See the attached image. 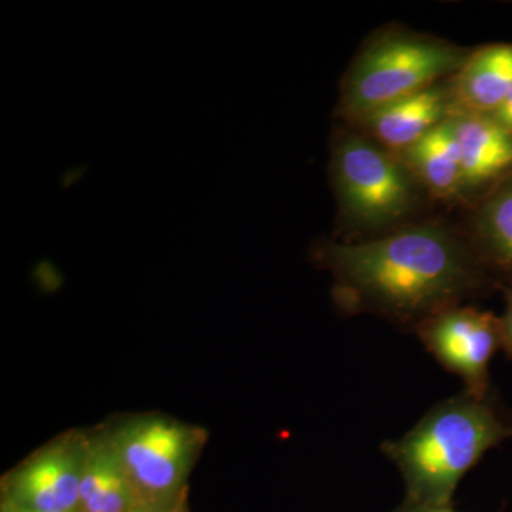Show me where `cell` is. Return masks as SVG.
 <instances>
[{
  "label": "cell",
  "mask_w": 512,
  "mask_h": 512,
  "mask_svg": "<svg viewBox=\"0 0 512 512\" xmlns=\"http://www.w3.org/2000/svg\"><path fill=\"white\" fill-rule=\"evenodd\" d=\"M333 276V301L414 332L430 316L487 291L495 279L470 239L443 225H407L318 252Z\"/></svg>",
  "instance_id": "cell-1"
},
{
  "label": "cell",
  "mask_w": 512,
  "mask_h": 512,
  "mask_svg": "<svg viewBox=\"0 0 512 512\" xmlns=\"http://www.w3.org/2000/svg\"><path fill=\"white\" fill-rule=\"evenodd\" d=\"M512 439V416L493 392H463L441 400L412 430L380 450L399 468L407 501L451 505L468 471L491 450Z\"/></svg>",
  "instance_id": "cell-2"
},
{
  "label": "cell",
  "mask_w": 512,
  "mask_h": 512,
  "mask_svg": "<svg viewBox=\"0 0 512 512\" xmlns=\"http://www.w3.org/2000/svg\"><path fill=\"white\" fill-rule=\"evenodd\" d=\"M471 52L446 40L387 30L367 42L350 64L340 111L350 121L453 77Z\"/></svg>",
  "instance_id": "cell-3"
},
{
  "label": "cell",
  "mask_w": 512,
  "mask_h": 512,
  "mask_svg": "<svg viewBox=\"0 0 512 512\" xmlns=\"http://www.w3.org/2000/svg\"><path fill=\"white\" fill-rule=\"evenodd\" d=\"M332 173L340 211L357 232L396 231L416 211L419 181L396 154L360 134L333 144Z\"/></svg>",
  "instance_id": "cell-4"
},
{
  "label": "cell",
  "mask_w": 512,
  "mask_h": 512,
  "mask_svg": "<svg viewBox=\"0 0 512 512\" xmlns=\"http://www.w3.org/2000/svg\"><path fill=\"white\" fill-rule=\"evenodd\" d=\"M107 433L143 505L174 504L207 441L201 427L160 414L131 417Z\"/></svg>",
  "instance_id": "cell-5"
},
{
  "label": "cell",
  "mask_w": 512,
  "mask_h": 512,
  "mask_svg": "<svg viewBox=\"0 0 512 512\" xmlns=\"http://www.w3.org/2000/svg\"><path fill=\"white\" fill-rule=\"evenodd\" d=\"M417 338L447 372L460 377L467 392H491L490 363L501 349L500 318L474 306L454 305L424 320Z\"/></svg>",
  "instance_id": "cell-6"
},
{
  "label": "cell",
  "mask_w": 512,
  "mask_h": 512,
  "mask_svg": "<svg viewBox=\"0 0 512 512\" xmlns=\"http://www.w3.org/2000/svg\"><path fill=\"white\" fill-rule=\"evenodd\" d=\"M89 434L69 431L6 476V503L33 512L79 511Z\"/></svg>",
  "instance_id": "cell-7"
},
{
  "label": "cell",
  "mask_w": 512,
  "mask_h": 512,
  "mask_svg": "<svg viewBox=\"0 0 512 512\" xmlns=\"http://www.w3.org/2000/svg\"><path fill=\"white\" fill-rule=\"evenodd\" d=\"M456 111L450 79L380 107L356 123L363 136L400 154L414 146Z\"/></svg>",
  "instance_id": "cell-8"
},
{
  "label": "cell",
  "mask_w": 512,
  "mask_h": 512,
  "mask_svg": "<svg viewBox=\"0 0 512 512\" xmlns=\"http://www.w3.org/2000/svg\"><path fill=\"white\" fill-rule=\"evenodd\" d=\"M460 147L464 194L483 195L512 177V136L490 116L453 113Z\"/></svg>",
  "instance_id": "cell-9"
},
{
  "label": "cell",
  "mask_w": 512,
  "mask_h": 512,
  "mask_svg": "<svg viewBox=\"0 0 512 512\" xmlns=\"http://www.w3.org/2000/svg\"><path fill=\"white\" fill-rule=\"evenodd\" d=\"M456 111L490 116L512 90V45L495 43L474 50L450 77Z\"/></svg>",
  "instance_id": "cell-10"
},
{
  "label": "cell",
  "mask_w": 512,
  "mask_h": 512,
  "mask_svg": "<svg viewBox=\"0 0 512 512\" xmlns=\"http://www.w3.org/2000/svg\"><path fill=\"white\" fill-rule=\"evenodd\" d=\"M397 157L433 197L454 200L464 194L463 164L451 119Z\"/></svg>",
  "instance_id": "cell-11"
},
{
  "label": "cell",
  "mask_w": 512,
  "mask_h": 512,
  "mask_svg": "<svg viewBox=\"0 0 512 512\" xmlns=\"http://www.w3.org/2000/svg\"><path fill=\"white\" fill-rule=\"evenodd\" d=\"M468 239L495 281L512 286V177L481 197Z\"/></svg>",
  "instance_id": "cell-12"
},
{
  "label": "cell",
  "mask_w": 512,
  "mask_h": 512,
  "mask_svg": "<svg viewBox=\"0 0 512 512\" xmlns=\"http://www.w3.org/2000/svg\"><path fill=\"white\" fill-rule=\"evenodd\" d=\"M504 291L505 312L500 318L501 323V349L505 350L512 359V286H501Z\"/></svg>",
  "instance_id": "cell-13"
},
{
  "label": "cell",
  "mask_w": 512,
  "mask_h": 512,
  "mask_svg": "<svg viewBox=\"0 0 512 512\" xmlns=\"http://www.w3.org/2000/svg\"><path fill=\"white\" fill-rule=\"evenodd\" d=\"M490 117L512 136V90L500 107L490 114Z\"/></svg>",
  "instance_id": "cell-14"
},
{
  "label": "cell",
  "mask_w": 512,
  "mask_h": 512,
  "mask_svg": "<svg viewBox=\"0 0 512 512\" xmlns=\"http://www.w3.org/2000/svg\"><path fill=\"white\" fill-rule=\"evenodd\" d=\"M393 512H454L451 505H426L404 501L402 507Z\"/></svg>",
  "instance_id": "cell-15"
},
{
  "label": "cell",
  "mask_w": 512,
  "mask_h": 512,
  "mask_svg": "<svg viewBox=\"0 0 512 512\" xmlns=\"http://www.w3.org/2000/svg\"><path fill=\"white\" fill-rule=\"evenodd\" d=\"M128 512H174L173 504L170 505H137Z\"/></svg>",
  "instance_id": "cell-16"
},
{
  "label": "cell",
  "mask_w": 512,
  "mask_h": 512,
  "mask_svg": "<svg viewBox=\"0 0 512 512\" xmlns=\"http://www.w3.org/2000/svg\"><path fill=\"white\" fill-rule=\"evenodd\" d=\"M2 511L3 512H33V511L23 510V508L15 507V505H12L9 503L3 504ZM74 512H79V511H74Z\"/></svg>",
  "instance_id": "cell-17"
}]
</instances>
